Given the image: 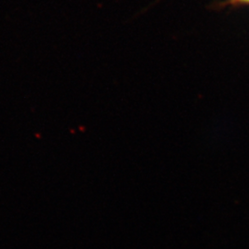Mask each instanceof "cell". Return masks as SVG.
Masks as SVG:
<instances>
[{"label":"cell","instance_id":"cell-1","mask_svg":"<svg viewBox=\"0 0 249 249\" xmlns=\"http://www.w3.org/2000/svg\"><path fill=\"white\" fill-rule=\"evenodd\" d=\"M241 1H245V2H249V0H241Z\"/></svg>","mask_w":249,"mask_h":249}]
</instances>
